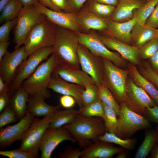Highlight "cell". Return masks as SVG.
<instances>
[{"label":"cell","mask_w":158,"mask_h":158,"mask_svg":"<svg viewBox=\"0 0 158 158\" xmlns=\"http://www.w3.org/2000/svg\"><path fill=\"white\" fill-rule=\"evenodd\" d=\"M52 3L56 6L65 12H69L66 0H51Z\"/></svg>","instance_id":"681fc988"},{"label":"cell","mask_w":158,"mask_h":158,"mask_svg":"<svg viewBox=\"0 0 158 158\" xmlns=\"http://www.w3.org/2000/svg\"><path fill=\"white\" fill-rule=\"evenodd\" d=\"M51 78L48 88L62 95H70L75 99L76 103L81 108L83 104L81 96L85 87L75 84L68 82L58 75H51Z\"/></svg>","instance_id":"d6986e66"},{"label":"cell","mask_w":158,"mask_h":158,"mask_svg":"<svg viewBox=\"0 0 158 158\" xmlns=\"http://www.w3.org/2000/svg\"><path fill=\"white\" fill-rule=\"evenodd\" d=\"M99 140L114 143L118 145L126 150H131L136 143L135 138L123 139L116 135L106 131L103 135L100 136Z\"/></svg>","instance_id":"e575fe53"},{"label":"cell","mask_w":158,"mask_h":158,"mask_svg":"<svg viewBox=\"0 0 158 158\" xmlns=\"http://www.w3.org/2000/svg\"><path fill=\"white\" fill-rule=\"evenodd\" d=\"M60 105L66 109L72 108L76 102L73 97L68 95H63L59 97Z\"/></svg>","instance_id":"ee69618b"},{"label":"cell","mask_w":158,"mask_h":158,"mask_svg":"<svg viewBox=\"0 0 158 158\" xmlns=\"http://www.w3.org/2000/svg\"><path fill=\"white\" fill-rule=\"evenodd\" d=\"M123 103L132 110L145 117L146 109L156 105L147 93L132 79L126 82V95Z\"/></svg>","instance_id":"7c38bea8"},{"label":"cell","mask_w":158,"mask_h":158,"mask_svg":"<svg viewBox=\"0 0 158 158\" xmlns=\"http://www.w3.org/2000/svg\"><path fill=\"white\" fill-rule=\"evenodd\" d=\"M104 112L103 102L99 99L90 104L79 108L78 114L88 117H99L102 118Z\"/></svg>","instance_id":"d590c367"},{"label":"cell","mask_w":158,"mask_h":158,"mask_svg":"<svg viewBox=\"0 0 158 158\" xmlns=\"http://www.w3.org/2000/svg\"><path fill=\"white\" fill-rule=\"evenodd\" d=\"M82 151L80 148L74 149L71 145L67 146L64 151L55 157L57 158H78L80 157Z\"/></svg>","instance_id":"7bdbcfd3"},{"label":"cell","mask_w":158,"mask_h":158,"mask_svg":"<svg viewBox=\"0 0 158 158\" xmlns=\"http://www.w3.org/2000/svg\"><path fill=\"white\" fill-rule=\"evenodd\" d=\"M77 33L79 43L85 46L94 54L111 61L118 67L124 65L125 63L123 59L118 52L110 51L102 42L98 35L82 32Z\"/></svg>","instance_id":"8fae6325"},{"label":"cell","mask_w":158,"mask_h":158,"mask_svg":"<svg viewBox=\"0 0 158 158\" xmlns=\"http://www.w3.org/2000/svg\"><path fill=\"white\" fill-rule=\"evenodd\" d=\"M34 116L27 112L26 115L15 124L0 128V148H6L14 142L21 140L23 134L35 119Z\"/></svg>","instance_id":"9a60e30c"},{"label":"cell","mask_w":158,"mask_h":158,"mask_svg":"<svg viewBox=\"0 0 158 158\" xmlns=\"http://www.w3.org/2000/svg\"><path fill=\"white\" fill-rule=\"evenodd\" d=\"M34 5L47 18L56 25L76 33L81 32L82 30L78 20L76 12H65L53 11L38 2Z\"/></svg>","instance_id":"2e32d148"},{"label":"cell","mask_w":158,"mask_h":158,"mask_svg":"<svg viewBox=\"0 0 158 158\" xmlns=\"http://www.w3.org/2000/svg\"><path fill=\"white\" fill-rule=\"evenodd\" d=\"M17 18L4 23L0 27V42H7L10 40L9 35L15 27Z\"/></svg>","instance_id":"60d3db41"},{"label":"cell","mask_w":158,"mask_h":158,"mask_svg":"<svg viewBox=\"0 0 158 158\" xmlns=\"http://www.w3.org/2000/svg\"><path fill=\"white\" fill-rule=\"evenodd\" d=\"M151 152V158H158V144L155 145Z\"/></svg>","instance_id":"6f0895ef"},{"label":"cell","mask_w":158,"mask_h":158,"mask_svg":"<svg viewBox=\"0 0 158 158\" xmlns=\"http://www.w3.org/2000/svg\"><path fill=\"white\" fill-rule=\"evenodd\" d=\"M157 140V133L152 131H147L143 141L138 149L134 157L146 158L156 145Z\"/></svg>","instance_id":"f546056e"},{"label":"cell","mask_w":158,"mask_h":158,"mask_svg":"<svg viewBox=\"0 0 158 158\" xmlns=\"http://www.w3.org/2000/svg\"><path fill=\"white\" fill-rule=\"evenodd\" d=\"M102 58L104 69V83L113 95L117 102L124 103L128 71L119 68L111 61Z\"/></svg>","instance_id":"52a82bcc"},{"label":"cell","mask_w":158,"mask_h":158,"mask_svg":"<svg viewBox=\"0 0 158 158\" xmlns=\"http://www.w3.org/2000/svg\"><path fill=\"white\" fill-rule=\"evenodd\" d=\"M120 108L116 133L119 138H130L138 130L150 127L147 119L130 109L124 103L121 104Z\"/></svg>","instance_id":"5b68a950"},{"label":"cell","mask_w":158,"mask_h":158,"mask_svg":"<svg viewBox=\"0 0 158 158\" xmlns=\"http://www.w3.org/2000/svg\"><path fill=\"white\" fill-rule=\"evenodd\" d=\"M136 0L139 1H150L151 0Z\"/></svg>","instance_id":"6125c7cd"},{"label":"cell","mask_w":158,"mask_h":158,"mask_svg":"<svg viewBox=\"0 0 158 158\" xmlns=\"http://www.w3.org/2000/svg\"><path fill=\"white\" fill-rule=\"evenodd\" d=\"M107 28L102 31L103 35L114 37L126 43L131 41V32L136 22L132 19L125 22H120L107 19Z\"/></svg>","instance_id":"44dd1931"},{"label":"cell","mask_w":158,"mask_h":158,"mask_svg":"<svg viewBox=\"0 0 158 158\" xmlns=\"http://www.w3.org/2000/svg\"><path fill=\"white\" fill-rule=\"evenodd\" d=\"M10 42H0V60L7 51L8 47L10 44Z\"/></svg>","instance_id":"816d5d0a"},{"label":"cell","mask_w":158,"mask_h":158,"mask_svg":"<svg viewBox=\"0 0 158 158\" xmlns=\"http://www.w3.org/2000/svg\"><path fill=\"white\" fill-rule=\"evenodd\" d=\"M53 114L44 116L42 119H35L23 134L18 149L27 152L38 155L40 142L52 120Z\"/></svg>","instance_id":"9c48e42d"},{"label":"cell","mask_w":158,"mask_h":158,"mask_svg":"<svg viewBox=\"0 0 158 158\" xmlns=\"http://www.w3.org/2000/svg\"><path fill=\"white\" fill-rule=\"evenodd\" d=\"M27 57L24 46L7 51L0 60V77L10 86L14 80L18 67Z\"/></svg>","instance_id":"5bb4252c"},{"label":"cell","mask_w":158,"mask_h":158,"mask_svg":"<svg viewBox=\"0 0 158 158\" xmlns=\"http://www.w3.org/2000/svg\"><path fill=\"white\" fill-rule=\"evenodd\" d=\"M79 43L76 32L57 25L53 53L61 62L77 69L80 67L77 53Z\"/></svg>","instance_id":"7a4b0ae2"},{"label":"cell","mask_w":158,"mask_h":158,"mask_svg":"<svg viewBox=\"0 0 158 158\" xmlns=\"http://www.w3.org/2000/svg\"><path fill=\"white\" fill-rule=\"evenodd\" d=\"M10 0H0V12H1L3 8Z\"/></svg>","instance_id":"91938a15"},{"label":"cell","mask_w":158,"mask_h":158,"mask_svg":"<svg viewBox=\"0 0 158 158\" xmlns=\"http://www.w3.org/2000/svg\"><path fill=\"white\" fill-rule=\"evenodd\" d=\"M126 150H124L117 154L115 158H125L127 157V154Z\"/></svg>","instance_id":"680465c9"},{"label":"cell","mask_w":158,"mask_h":158,"mask_svg":"<svg viewBox=\"0 0 158 158\" xmlns=\"http://www.w3.org/2000/svg\"><path fill=\"white\" fill-rule=\"evenodd\" d=\"M69 12H75L80 10L87 0H66Z\"/></svg>","instance_id":"bcb514c9"},{"label":"cell","mask_w":158,"mask_h":158,"mask_svg":"<svg viewBox=\"0 0 158 158\" xmlns=\"http://www.w3.org/2000/svg\"><path fill=\"white\" fill-rule=\"evenodd\" d=\"M124 150L113 145L111 143L99 140L83 148L81 158H111Z\"/></svg>","instance_id":"ffe728a7"},{"label":"cell","mask_w":158,"mask_h":158,"mask_svg":"<svg viewBox=\"0 0 158 158\" xmlns=\"http://www.w3.org/2000/svg\"><path fill=\"white\" fill-rule=\"evenodd\" d=\"M51 75H58L63 80L84 87L95 84L91 77L82 70L73 68L61 62L53 69Z\"/></svg>","instance_id":"e0dca14e"},{"label":"cell","mask_w":158,"mask_h":158,"mask_svg":"<svg viewBox=\"0 0 158 158\" xmlns=\"http://www.w3.org/2000/svg\"><path fill=\"white\" fill-rule=\"evenodd\" d=\"M76 13L82 30L88 31L94 30L102 32L107 28V19L101 18L91 11L83 9Z\"/></svg>","instance_id":"603a6c76"},{"label":"cell","mask_w":158,"mask_h":158,"mask_svg":"<svg viewBox=\"0 0 158 158\" xmlns=\"http://www.w3.org/2000/svg\"><path fill=\"white\" fill-rule=\"evenodd\" d=\"M57 26L46 17L32 28L23 44L27 57L40 49L54 46Z\"/></svg>","instance_id":"277c9868"},{"label":"cell","mask_w":158,"mask_h":158,"mask_svg":"<svg viewBox=\"0 0 158 158\" xmlns=\"http://www.w3.org/2000/svg\"><path fill=\"white\" fill-rule=\"evenodd\" d=\"M98 87L100 99L103 103L113 109L115 111L118 117L120 114V106L111 92L104 84Z\"/></svg>","instance_id":"d6a6232c"},{"label":"cell","mask_w":158,"mask_h":158,"mask_svg":"<svg viewBox=\"0 0 158 158\" xmlns=\"http://www.w3.org/2000/svg\"><path fill=\"white\" fill-rule=\"evenodd\" d=\"M157 140L158 142V126L157 127Z\"/></svg>","instance_id":"94428289"},{"label":"cell","mask_w":158,"mask_h":158,"mask_svg":"<svg viewBox=\"0 0 158 158\" xmlns=\"http://www.w3.org/2000/svg\"><path fill=\"white\" fill-rule=\"evenodd\" d=\"M78 110L73 108L59 109L53 114L52 120L48 127L57 129L72 123L78 114Z\"/></svg>","instance_id":"83f0119b"},{"label":"cell","mask_w":158,"mask_h":158,"mask_svg":"<svg viewBox=\"0 0 158 158\" xmlns=\"http://www.w3.org/2000/svg\"><path fill=\"white\" fill-rule=\"evenodd\" d=\"M23 7L34 4L36 2H39L40 0H18Z\"/></svg>","instance_id":"9f6ffc18"},{"label":"cell","mask_w":158,"mask_h":158,"mask_svg":"<svg viewBox=\"0 0 158 158\" xmlns=\"http://www.w3.org/2000/svg\"><path fill=\"white\" fill-rule=\"evenodd\" d=\"M139 48L140 56L144 59L150 58L158 50L157 37L149 40Z\"/></svg>","instance_id":"74e56055"},{"label":"cell","mask_w":158,"mask_h":158,"mask_svg":"<svg viewBox=\"0 0 158 158\" xmlns=\"http://www.w3.org/2000/svg\"><path fill=\"white\" fill-rule=\"evenodd\" d=\"M158 3V0H151L146 1L133 12V18L136 23L141 25H145L147 18L153 12Z\"/></svg>","instance_id":"f1b7e54d"},{"label":"cell","mask_w":158,"mask_h":158,"mask_svg":"<svg viewBox=\"0 0 158 158\" xmlns=\"http://www.w3.org/2000/svg\"><path fill=\"white\" fill-rule=\"evenodd\" d=\"M158 29L145 24L141 25L137 23L131 32V41L134 46L139 48L151 40L157 37Z\"/></svg>","instance_id":"d4e9b609"},{"label":"cell","mask_w":158,"mask_h":158,"mask_svg":"<svg viewBox=\"0 0 158 158\" xmlns=\"http://www.w3.org/2000/svg\"><path fill=\"white\" fill-rule=\"evenodd\" d=\"M63 127L69 131L81 148L99 140V137L106 131L102 118L88 117L78 114L72 123Z\"/></svg>","instance_id":"6da1fadb"},{"label":"cell","mask_w":158,"mask_h":158,"mask_svg":"<svg viewBox=\"0 0 158 158\" xmlns=\"http://www.w3.org/2000/svg\"><path fill=\"white\" fill-rule=\"evenodd\" d=\"M85 88L81 96L83 106L89 105L100 99L98 87L95 84L88 85Z\"/></svg>","instance_id":"8d00e7d4"},{"label":"cell","mask_w":158,"mask_h":158,"mask_svg":"<svg viewBox=\"0 0 158 158\" xmlns=\"http://www.w3.org/2000/svg\"><path fill=\"white\" fill-rule=\"evenodd\" d=\"M23 7L18 0H10L0 12V23L17 18Z\"/></svg>","instance_id":"4dcf8cb0"},{"label":"cell","mask_w":158,"mask_h":158,"mask_svg":"<svg viewBox=\"0 0 158 158\" xmlns=\"http://www.w3.org/2000/svg\"><path fill=\"white\" fill-rule=\"evenodd\" d=\"M146 1L136 0H118L115 9L108 19L123 22L133 18L134 11Z\"/></svg>","instance_id":"7402d4cb"},{"label":"cell","mask_w":158,"mask_h":158,"mask_svg":"<svg viewBox=\"0 0 158 158\" xmlns=\"http://www.w3.org/2000/svg\"><path fill=\"white\" fill-rule=\"evenodd\" d=\"M99 3L116 6L118 0H88Z\"/></svg>","instance_id":"11a10c76"},{"label":"cell","mask_w":158,"mask_h":158,"mask_svg":"<svg viewBox=\"0 0 158 158\" xmlns=\"http://www.w3.org/2000/svg\"><path fill=\"white\" fill-rule=\"evenodd\" d=\"M40 3L44 6L54 11L62 12L61 9L54 6L51 0H40Z\"/></svg>","instance_id":"f907efd6"},{"label":"cell","mask_w":158,"mask_h":158,"mask_svg":"<svg viewBox=\"0 0 158 158\" xmlns=\"http://www.w3.org/2000/svg\"><path fill=\"white\" fill-rule=\"evenodd\" d=\"M140 73L145 78L151 82L158 88V73L150 66L146 63L140 69Z\"/></svg>","instance_id":"b9f144b4"},{"label":"cell","mask_w":158,"mask_h":158,"mask_svg":"<svg viewBox=\"0 0 158 158\" xmlns=\"http://www.w3.org/2000/svg\"><path fill=\"white\" fill-rule=\"evenodd\" d=\"M41 95H29L27 104V112L34 116L44 117L53 114L60 109L61 105L52 106L45 102Z\"/></svg>","instance_id":"cb8c5ba5"},{"label":"cell","mask_w":158,"mask_h":158,"mask_svg":"<svg viewBox=\"0 0 158 158\" xmlns=\"http://www.w3.org/2000/svg\"><path fill=\"white\" fill-rule=\"evenodd\" d=\"M11 96L10 92L0 94V112L9 105Z\"/></svg>","instance_id":"c3c4849f"},{"label":"cell","mask_w":158,"mask_h":158,"mask_svg":"<svg viewBox=\"0 0 158 158\" xmlns=\"http://www.w3.org/2000/svg\"><path fill=\"white\" fill-rule=\"evenodd\" d=\"M10 86L4 82L0 77V94L10 92Z\"/></svg>","instance_id":"f5cc1de1"},{"label":"cell","mask_w":158,"mask_h":158,"mask_svg":"<svg viewBox=\"0 0 158 158\" xmlns=\"http://www.w3.org/2000/svg\"><path fill=\"white\" fill-rule=\"evenodd\" d=\"M145 24L158 29V3L153 13L147 19Z\"/></svg>","instance_id":"f6af8a7d"},{"label":"cell","mask_w":158,"mask_h":158,"mask_svg":"<svg viewBox=\"0 0 158 158\" xmlns=\"http://www.w3.org/2000/svg\"><path fill=\"white\" fill-rule=\"evenodd\" d=\"M84 8L99 17L105 19L109 18L114 11L116 6L104 4L87 0Z\"/></svg>","instance_id":"1f68e13d"},{"label":"cell","mask_w":158,"mask_h":158,"mask_svg":"<svg viewBox=\"0 0 158 158\" xmlns=\"http://www.w3.org/2000/svg\"><path fill=\"white\" fill-rule=\"evenodd\" d=\"M146 116L151 121L158 123V105L147 107L146 111Z\"/></svg>","instance_id":"7dc6e473"},{"label":"cell","mask_w":158,"mask_h":158,"mask_svg":"<svg viewBox=\"0 0 158 158\" xmlns=\"http://www.w3.org/2000/svg\"><path fill=\"white\" fill-rule=\"evenodd\" d=\"M77 53L82 70L91 77L98 87L104 84L102 58L94 54L80 43Z\"/></svg>","instance_id":"30bf717a"},{"label":"cell","mask_w":158,"mask_h":158,"mask_svg":"<svg viewBox=\"0 0 158 158\" xmlns=\"http://www.w3.org/2000/svg\"><path fill=\"white\" fill-rule=\"evenodd\" d=\"M102 42L109 49L116 51L123 58L134 64L139 63V48L130 46L114 37L104 35H99Z\"/></svg>","instance_id":"ac0fdd59"},{"label":"cell","mask_w":158,"mask_h":158,"mask_svg":"<svg viewBox=\"0 0 158 158\" xmlns=\"http://www.w3.org/2000/svg\"><path fill=\"white\" fill-rule=\"evenodd\" d=\"M104 115L102 118L106 131L116 135L118 116L115 111L103 102Z\"/></svg>","instance_id":"836d02e7"},{"label":"cell","mask_w":158,"mask_h":158,"mask_svg":"<svg viewBox=\"0 0 158 158\" xmlns=\"http://www.w3.org/2000/svg\"><path fill=\"white\" fill-rule=\"evenodd\" d=\"M61 62L54 53L47 61L42 63L34 73L22 84V86L29 95H40L44 99L51 96L48 87L51 79L52 71Z\"/></svg>","instance_id":"3957f363"},{"label":"cell","mask_w":158,"mask_h":158,"mask_svg":"<svg viewBox=\"0 0 158 158\" xmlns=\"http://www.w3.org/2000/svg\"><path fill=\"white\" fill-rule=\"evenodd\" d=\"M150 59L152 68L158 73V50Z\"/></svg>","instance_id":"db71d44e"},{"label":"cell","mask_w":158,"mask_h":158,"mask_svg":"<svg viewBox=\"0 0 158 158\" xmlns=\"http://www.w3.org/2000/svg\"><path fill=\"white\" fill-rule=\"evenodd\" d=\"M0 155L9 158H37L38 155H35L23 151L19 149L10 150L0 151Z\"/></svg>","instance_id":"ab89813d"},{"label":"cell","mask_w":158,"mask_h":158,"mask_svg":"<svg viewBox=\"0 0 158 158\" xmlns=\"http://www.w3.org/2000/svg\"><path fill=\"white\" fill-rule=\"evenodd\" d=\"M133 80L142 88L158 105V90L151 82L143 76L133 65L129 66Z\"/></svg>","instance_id":"4316f807"},{"label":"cell","mask_w":158,"mask_h":158,"mask_svg":"<svg viewBox=\"0 0 158 158\" xmlns=\"http://www.w3.org/2000/svg\"><path fill=\"white\" fill-rule=\"evenodd\" d=\"M77 142L69 131L63 127L54 129L48 127L43 136L40 145L41 158H50L52 152L62 142Z\"/></svg>","instance_id":"4fadbf2b"},{"label":"cell","mask_w":158,"mask_h":158,"mask_svg":"<svg viewBox=\"0 0 158 158\" xmlns=\"http://www.w3.org/2000/svg\"><path fill=\"white\" fill-rule=\"evenodd\" d=\"M46 18L34 4L23 7L18 17L13 31V42L16 49L24 44L25 38L32 28Z\"/></svg>","instance_id":"8992f818"},{"label":"cell","mask_w":158,"mask_h":158,"mask_svg":"<svg viewBox=\"0 0 158 158\" xmlns=\"http://www.w3.org/2000/svg\"><path fill=\"white\" fill-rule=\"evenodd\" d=\"M15 111L9 105L4 109L0 114V128L6 125L18 121Z\"/></svg>","instance_id":"f35d334b"},{"label":"cell","mask_w":158,"mask_h":158,"mask_svg":"<svg viewBox=\"0 0 158 158\" xmlns=\"http://www.w3.org/2000/svg\"><path fill=\"white\" fill-rule=\"evenodd\" d=\"M29 97V95L22 86L11 97L9 106L18 119L23 118L27 113V103Z\"/></svg>","instance_id":"484cf974"},{"label":"cell","mask_w":158,"mask_h":158,"mask_svg":"<svg viewBox=\"0 0 158 158\" xmlns=\"http://www.w3.org/2000/svg\"><path fill=\"white\" fill-rule=\"evenodd\" d=\"M157 38L158 39V32H157Z\"/></svg>","instance_id":"be15d7a7"},{"label":"cell","mask_w":158,"mask_h":158,"mask_svg":"<svg viewBox=\"0 0 158 158\" xmlns=\"http://www.w3.org/2000/svg\"><path fill=\"white\" fill-rule=\"evenodd\" d=\"M54 52L53 46L43 48L32 54L22 62L18 67L15 78L10 87L11 96L21 86L24 81L34 73L40 64Z\"/></svg>","instance_id":"ba28073f"}]
</instances>
